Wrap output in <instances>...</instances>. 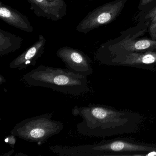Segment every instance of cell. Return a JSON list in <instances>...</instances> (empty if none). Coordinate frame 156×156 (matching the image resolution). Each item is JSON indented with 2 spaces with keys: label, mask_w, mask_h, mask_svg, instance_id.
<instances>
[{
  "label": "cell",
  "mask_w": 156,
  "mask_h": 156,
  "mask_svg": "<svg viewBox=\"0 0 156 156\" xmlns=\"http://www.w3.org/2000/svg\"><path fill=\"white\" fill-rule=\"evenodd\" d=\"M155 0H140V7L142 8L144 6H147L148 4L152 2Z\"/></svg>",
  "instance_id": "9a60e30c"
},
{
  "label": "cell",
  "mask_w": 156,
  "mask_h": 156,
  "mask_svg": "<svg viewBox=\"0 0 156 156\" xmlns=\"http://www.w3.org/2000/svg\"><path fill=\"white\" fill-rule=\"evenodd\" d=\"M14 153V150L13 149L12 150L10 151L9 152H6V153H4V154H2L1 156H12Z\"/></svg>",
  "instance_id": "2e32d148"
},
{
  "label": "cell",
  "mask_w": 156,
  "mask_h": 156,
  "mask_svg": "<svg viewBox=\"0 0 156 156\" xmlns=\"http://www.w3.org/2000/svg\"><path fill=\"white\" fill-rule=\"evenodd\" d=\"M46 41L43 35H39L38 41L10 63L9 68L22 70L30 66L36 65L37 61L44 53Z\"/></svg>",
  "instance_id": "9c48e42d"
},
{
  "label": "cell",
  "mask_w": 156,
  "mask_h": 156,
  "mask_svg": "<svg viewBox=\"0 0 156 156\" xmlns=\"http://www.w3.org/2000/svg\"><path fill=\"white\" fill-rule=\"evenodd\" d=\"M16 136L11 134L9 136H7L5 137L4 141L6 143H8L9 145H10L11 147L13 148L15 146L16 141Z\"/></svg>",
  "instance_id": "4fadbf2b"
},
{
  "label": "cell",
  "mask_w": 156,
  "mask_h": 156,
  "mask_svg": "<svg viewBox=\"0 0 156 156\" xmlns=\"http://www.w3.org/2000/svg\"><path fill=\"white\" fill-rule=\"evenodd\" d=\"M56 55L64 63L67 69L73 73L87 77L93 74L92 60L83 52L64 46L57 50Z\"/></svg>",
  "instance_id": "52a82bcc"
},
{
  "label": "cell",
  "mask_w": 156,
  "mask_h": 156,
  "mask_svg": "<svg viewBox=\"0 0 156 156\" xmlns=\"http://www.w3.org/2000/svg\"><path fill=\"white\" fill-rule=\"evenodd\" d=\"M30 4V9L39 17L51 20H62L66 15L67 5L63 0H27Z\"/></svg>",
  "instance_id": "ba28073f"
},
{
  "label": "cell",
  "mask_w": 156,
  "mask_h": 156,
  "mask_svg": "<svg viewBox=\"0 0 156 156\" xmlns=\"http://www.w3.org/2000/svg\"><path fill=\"white\" fill-rule=\"evenodd\" d=\"M52 115L46 113L23 119L11 130V134L29 141L42 145L53 136L59 134L63 123L52 119Z\"/></svg>",
  "instance_id": "277c9868"
},
{
  "label": "cell",
  "mask_w": 156,
  "mask_h": 156,
  "mask_svg": "<svg viewBox=\"0 0 156 156\" xmlns=\"http://www.w3.org/2000/svg\"><path fill=\"white\" fill-rule=\"evenodd\" d=\"M49 148L60 156H156V144L127 138L107 140L78 146L54 145Z\"/></svg>",
  "instance_id": "7a4b0ae2"
},
{
  "label": "cell",
  "mask_w": 156,
  "mask_h": 156,
  "mask_svg": "<svg viewBox=\"0 0 156 156\" xmlns=\"http://www.w3.org/2000/svg\"><path fill=\"white\" fill-rule=\"evenodd\" d=\"M75 116L82 118L76 125L79 134L91 137L113 136L137 132L142 122L141 115L136 112L119 110L101 105L75 106L72 109Z\"/></svg>",
  "instance_id": "6da1fadb"
},
{
  "label": "cell",
  "mask_w": 156,
  "mask_h": 156,
  "mask_svg": "<svg viewBox=\"0 0 156 156\" xmlns=\"http://www.w3.org/2000/svg\"><path fill=\"white\" fill-rule=\"evenodd\" d=\"M22 80L32 87L52 89L65 94L78 96L86 92L87 77L68 69L41 65L23 75Z\"/></svg>",
  "instance_id": "3957f363"
},
{
  "label": "cell",
  "mask_w": 156,
  "mask_h": 156,
  "mask_svg": "<svg viewBox=\"0 0 156 156\" xmlns=\"http://www.w3.org/2000/svg\"><path fill=\"white\" fill-rule=\"evenodd\" d=\"M100 63L151 70L156 66V50L124 53L105 59Z\"/></svg>",
  "instance_id": "8992f818"
},
{
  "label": "cell",
  "mask_w": 156,
  "mask_h": 156,
  "mask_svg": "<svg viewBox=\"0 0 156 156\" xmlns=\"http://www.w3.org/2000/svg\"><path fill=\"white\" fill-rule=\"evenodd\" d=\"M126 1L117 0L90 12L76 26V31L86 34L94 29L112 22L119 15Z\"/></svg>",
  "instance_id": "5b68a950"
},
{
  "label": "cell",
  "mask_w": 156,
  "mask_h": 156,
  "mask_svg": "<svg viewBox=\"0 0 156 156\" xmlns=\"http://www.w3.org/2000/svg\"><path fill=\"white\" fill-rule=\"evenodd\" d=\"M149 28L150 35L151 39L156 40V14L151 20Z\"/></svg>",
  "instance_id": "7c38bea8"
},
{
  "label": "cell",
  "mask_w": 156,
  "mask_h": 156,
  "mask_svg": "<svg viewBox=\"0 0 156 156\" xmlns=\"http://www.w3.org/2000/svg\"><path fill=\"white\" fill-rule=\"evenodd\" d=\"M0 18L11 26L28 33L33 32L34 28L27 16L15 9L0 2Z\"/></svg>",
  "instance_id": "30bf717a"
},
{
  "label": "cell",
  "mask_w": 156,
  "mask_h": 156,
  "mask_svg": "<svg viewBox=\"0 0 156 156\" xmlns=\"http://www.w3.org/2000/svg\"><path fill=\"white\" fill-rule=\"evenodd\" d=\"M23 39L13 34L0 29V55H6L20 50Z\"/></svg>",
  "instance_id": "8fae6325"
},
{
  "label": "cell",
  "mask_w": 156,
  "mask_h": 156,
  "mask_svg": "<svg viewBox=\"0 0 156 156\" xmlns=\"http://www.w3.org/2000/svg\"><path fill=\"white\" fill-rule=\"evenodd\" d=\"M156 14V6L154 7L147 14L145 17V19L146 20H151L154 16Z\"/></svg>",
  "instance_id": "5bb4252c"
},
{
  "label": "cell",
  "mask_w": 156,
  "mask_h": 156,
  "mask_svg": "<svg viewBox=\"0 0 156 156\" xmlns=\"http://www.w3.org/2000/svg\"><path fill=\"white\" fill-rule=\"evenodd\" d=\"M27 156L26 154H24V153H21V152H19V153H16L15 155V156Z\"/></svg>",
  "instance_id": "ac0fdd59"
},
{
  "label": "cell",
  "mask_w": 156,
  "mask_h": 156,
  "mask_svg": "<svg viewBox=\"0 0 156 156\" xmlns=\"http://www.w3.org/2000/svg\"><path fill=\"white\" fill-rule=\"evenodd\" d=\"M6 82V79L4 76H2V75H0V85Z\"/></svg>",
  "instance_id": "e0dca14e"
},
{
  "label": "cell",
  "mask_w": 156,
  "mask_h": 156,
  "mask_svg": "<svg viewBox=\"0 0 156 156\" xmlns=\"http://www.w3.org/2000/svg\"><path fill=\"white\" fill-rule=\"evenodd\" d=\"M48 1H49L53 2L55 1V0H48Z\"/></svg>",
  "instance_id": "d6986e66"
}]
</instances>
